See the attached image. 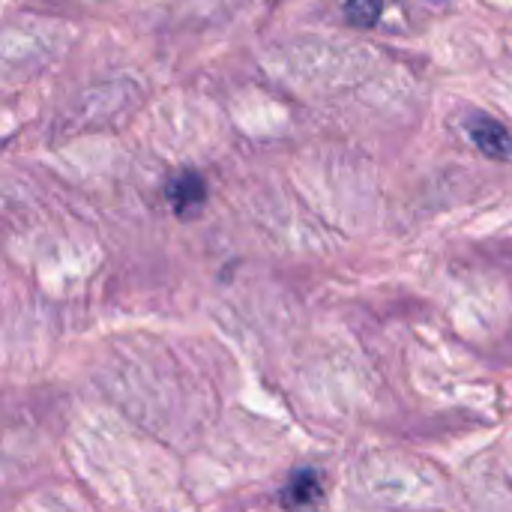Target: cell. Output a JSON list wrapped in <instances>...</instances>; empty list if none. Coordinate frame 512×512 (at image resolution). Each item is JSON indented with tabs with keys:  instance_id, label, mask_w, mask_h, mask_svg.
<instances>
[{
	"instance_id": "obj_1",
	"label": "cell",
	"mask_w": 512,
	"mask_h": 512,
	"mask_svg": "<svg viewBox=\"0 0 512 512\" xmlns=\"http://www.w3.org/2000/svg\"><path fill=\"white\" fill-rule=\"evenodd\" d=\"M165 198L180 219H192L207 204V183L198 171H177L165 183Z\"/></svg>"
},
{
	"instance_id": "obj_3",
	"label": "cell",
	"mask_w": 512,
	"mask_h": 512,
	"mask_svg": "<svg viewBox=\"0 0 512 512\" xmlns=\"http://www.w3.org/2000/svg\"><path fill=\"white\" fill-rule=\"evenodd\" d=\"M318 501H321V483L315 471H297L282 492V504L291 510H309Z\"/></svg>"
},
{
	"instance_id": "obj_2",
	"label": "cell",
	"mask_w": 512,
	"mask_h": 512,
	"mask_svg": "<svg viewBox=\"0 0 512 512\" xmlns=\"http://www.w3.org/2000/svg\"><path fill=\"white\" fill-rule=\"evenodd\" d=\"M468 135H471V141L477 144V150H480L483 156H489V159H495V162L512 159V135L504 123H498V120L480 114V117H474V120L468 123Z\"/></svg>"
},
{
	"instance_id": "obj_4",
	"label": "cell",
	"mask_w": 512,
	"mask_h": 512,
	"mask_svg": "<svg viewBox=\"0 0 512 512\" xmlns=\"http://www.w3.org/2000/svg\"><path fill=\"white\" fill-rule=\"evenodd\" d=\"M381 9H384V0H348L345 3V15L357 27H375L381 18Z\"/></svg>"
}]
</instances>
